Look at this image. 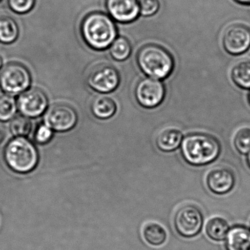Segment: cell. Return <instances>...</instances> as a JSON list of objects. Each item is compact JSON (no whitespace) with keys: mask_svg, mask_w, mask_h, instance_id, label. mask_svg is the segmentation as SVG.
I'll return each mask as SVG.
<instances>
[{"mask_svg":"<svg viewBox=\"0 0 250 250\" xmlns=\"http://www.w3.org/2000/svg\"><path fill=\"white\" fill-rule=\"evenodd\" d=\"M4 157L8 166L19 173L31 172L39 162L37 149L22 137L14 139L7 145Z\"/></svg>","mask_w":250,"mask_h":250,"instance_id":"4","label":"cell"},{"mask_svg":"<svg viewBox=\"0 0 250 250\" xmlns=\"http://www.w3.org/2000/svg\"><path fill=\"white\" fill-rule=\"evenodd\" d=\"M121 81L118 70L107 64L95 67L87 77V83L90 88L98 93L105 94L114 91Z\"/></svg>","mask_w":250,"mask_h":250,"instance_id":"7","label":"cell"},{"mask_svg":"<svg viewBox=\"0 0 250 250\" xmlns=\"http://www.w3.org/2000/svg\"><path fill=\"white\" fill-rule=\"evenodd\" d=\"M234 83L243 89H250V62L237 64L232 71Z\"/></svg>","mask_w":250,"mask_h":250,"instance_id":"20","label":"cell"},{"mask_svg":"<svg viewBox=\"0 0 250 250\" xmlns=\"http://www.w3.org/2000/svg\"><path fill=\"white\" fill-rule=\"evenodd\" d=\"M238 3L244 4V5H250V0H235Z\"/></svg>","mask_w":250,"mask_h":250,"instance_id":"29","label":"cell"},{"mask_svg":"<svg viewBox=\"0 0 250 250\" xmlns=\"http://www.w3.org/2000/svg\"><path fill=\"white\" fill-rule=\"evenodd\" d=\"M45 121L49 128L55 131H69L77 124V112L69 105L55 104L46 112Z\"/></svg>","mask_w":250,"mask_h":250,"instance_id":"10","label":"cell"},{"mask_svg":"<svg viewBox=\"0 0 250 250\" xmlns=\"http://www.w3.org/2000/svg\"><path fill=\"white\" fill-rule=\"evenodd\" d=\"M106 6L112 20L120 23H129L140 14L138 0H106Z\"/></svg>","mask_w":250,"mask_h":250,"instance_id":"12","label":"cell"},{"mask_svg":"<svg viewBox=\"0 0 250 250\" xmlns=\"http://www.w3.org/2000/svg\"><path fill=\"white\" fill-rule=\"evenodd\" d=\"M2 65H3V59H2V57L0 55V70L2 68Z\"/></svg>","mask_w":250,"mask_h":250,"instance_id":"30","label":"cell"},{"mask_svg":"<svg viewBox=\"0 0 250 250\" xmlns=\"http://www.w3.org/2000/svg\"><path fill=\"white\" fill-rule=\"evenodd\" d=\"M247 162H248L249 166L250 167V152L248 153V158H247Z\"/></svg>","mask_w":250,"mask_h":250,"instance_id":"31","label":"cell"},{"mask_svg":"<svg viewBox=\"0 0 250 250\" xmlns=\"http://www.w3.org/2000/svg\"><path fill=\"white\" fill-rule=\"evenodd\" d=\"M223 46L231 55H241L250 46V30L242 24H232L223 35Z\"/></svg>","mask_w":250,"mask_h":250,"instance_id":"11","label":"cell"},{"mask_svg":"<svg viewBox=\"0 0 250 250\" xmlns=\"http://www.w3.org/2000/svg\"><path fill=\"white\" fill-rule=\"evenodd\" d=\"M165 85L156 79L146 77L137 83L135 97L142 106L147 109L156 107L163 102L165 97Z\"/></svg>","mask_w":250,"mask_h":250,"instance_id":"8","label":"cell"},{"mask_svg":"<svg viewBox=\"0 0 250 250\" xmlns=\"http://www.w3.org/2000/svg\"><path fill=\"white\" fill-rule=\"evenodd\" d=\"M0 2H1V0H0Z\"/></svg>","mask_w":250,"mask_h":250,"instance_id":"33","label":"cell"},{"mask_svg":"<svg viewBox=\"0 0 250 250\" xmlns=\"http://www.w3.org/2000/svg\"><path fill=\"white\" fill-rule=\"evenodd\" d=\"M8 137V134L7 130L2 128V127H0V146L3 144L6 141Z\"/></svg>","mask_w":250,"mask_h":250,"instance_id":"28","label":"cell"},{"mask_svg":"<svg viewBox=\"0 0 250 250\" xmlns=\"http://www.w3.org/2000/svg\"><path fill=\"white\" fill-rule=\"evenodd\" d=\"M249 101H250V96H249Z\"/></svg>","mask_w":250,"mask_h":250,"instance_id":"32","label":"cell"},{"mask_svg":"<svg viewBox=\"0 0 250 250\" xmlns=\"http://www.w3.org/2000/svg\"><path fill=\"white\" fill-rule=\"evenodd\" d=\"M20 29L17 21L10 17H0V42L11 44L18 39Z\"/></svg>","mask_w":250,"mask_h":250,"instance_id":"17","label":"cell"},{"mask_svg":"<svg viewBox=\"0 0 250 250\" xmlns=\"http://www.w3.org/2000/svg\"><path fill=\"white\" fill-rule=\"evenodd\" d=\"M227 250H250V229L236 226L229 229L227 235Z\"/></svg>","mask_w":250,"mask_h":250,"instance_id":"14","label":"cell"},{"mask_svg":"<svg viewBox=\"0 0 250 250\" xmlns=\"http://www.w3.org/2000/svg\"><path fill=\"white\" fill-rule=\"evenodd\" d=\"M91 111L99 119H109L116 113V103L108 96H97L92 102Z\"/></svg>","mask_w":250,"mask_h":250,"instance_id":"16","label":"cell"},{"mask_svg":"<svg viewBox=\"0 0 250 250\" xmlns=\"http://www.w3.org/2000/svg\"><path fill=\"white\" fill-rule=\"evenodd\" d=\"M131 46L129 41L125 37L117 38L110 46V55L113 59L124 61L131 55Z\"/></svg>","mask_w":250,"mask_h":250,"instance_id":"21","label":"cell"},{"mask_svg":"<svg viewBox=\"0 0 250 250\" xmlns=\"http://www.w3.org/2000/svg\"><path fill=\"white\" fill-rule=\"evenodd\" d=\"M159 0H140V14L143 17H151L159 11Z\"/></svg>","mask_w":250,"mask_h":250,"instance_id":"26","label":"cell"},{"mask_svg":"<svg viewBox=\"0 0 250 250\" xmlns=\"http://www.w3.org/2000/svg\"><path fill=\"white\" fill-rule=\"evenodd\" d=\"M32 77L22 64L12 62L0 71V88L5 94L17 96L30 89Z\"/></svg>","mask_w":250,"mask_h":250,"instance_id":"5","label":"cell"},{"mask_svg":"<svg viewBox=\"0 0 250 250\" xmlns=\"http://www.w3.org/2000/svg\"><path fill=\"white\" fill-rule=\"evenodd\" d=\"M143 236L148 244L159 246L166 241L167 232L165 228L156 222H150L143 228Z\"/></svg>","mask_w":250,"mask_h":250,"instance_id":"19","label":"cell"},{"mask_svg":"<svg viewBox=\"0 0 250 250\" xmlns=\"http://www.w3.org/2000/svg\"><path fill=\"white\" fill-rule=\"evenodd\" d=\"M206 233L213 241H223L229 232V225L223 218L213 217L208 222Z\"/></svg>","mask_w":250,"mask_h":250,"instance_id":"18","label":"cell"},{"mask_svg":"<svg viewBox=\"0 0 250 250\" xmlns=\"http://www.w3.org/2000/svg\"><path fill=\"white\" fill-rule=\"evenodd\" d=\"M206 184L214 194H225L229 192L235 186V175L229 168L216 167L208 173Z\"/></svg>","mask_w":250,"mask_h":250,"instance_id":"13","label":"cell"},{"mask_svg":"<svg viewBox=\"0 0 250 250\" xmlns=\"http://www.w3.org/2000/svg\"><path fill=\"white\" fill-rule=\"evenodd\" d=\"M32 129V123L27 117L18 116L12 120L11 131L13 134L18 137L28 135Z\"/></svg>","mask_w":250,"mask_h":250,"instance_id":"24","label":"cell"},{"mask_svg":"<svg viewBox=\"0 0 250 250\" xmlns=\"http://www.w3.org/2000/svg\"><path fill=\"white\" fill-rule=\"evenodd\" d=\"M221 146L213 136L194 133L184 137L181 143L184 159L190 165L202 166L214 162L220 154Z\"/></svg>","mask_w":250,"mask_h":250,"instance_id":"2","label":"cell"},{"mask_svg":"<svg viewBox=\"0 0 250 250\" xmlns=\"http://www.w3.org/2000/svg\"><path fill=\"white\" fill-rule=\"evenodd\" d=\"M81 34L87 45L95 50L110 47L118 38V30L112 17L102 12L90 13L81 23Z\"/></svg>","mask_w":250,"mask_h":250,"instance_id":"1","label":"cell"},{"mask_svg":"<svg viewBox=\"0 0 250 250\" xmlns=\"http://www.w3.org/2000/svg\"><path fill=\"white\" fill-rule=\"evenodd\" d=\"M183 141V134L175 128H167L162 130L156 137L158 148L163 152H171L176 150Z\"/></svg>","mask_w":250,"mask_h":250,"instance_id":"15","label":"cell"},{"mask_svg":"<svg viewBox=\"0 0 250 250\" xmlns=\"http://www.w3.org/2000/svg\"><path fill=\"white\" fill-rule=\"evenodd\" d=\"M17 102L12 96H0V121H7L13 118L17 111Z\"/></svg>","mask_w":250,"mask_h":250,"instance_id":"22","label":"cell"},{"mask_svg":"<svg viewBox=\"0 0 250 250\" xmlns=\"http://www.w3.org/2000/svg\"><path fill=\"white\" fill-rule=\"evenodd\" d=\"M52 131L46 125H41L36 133V141L41 144L47 143L52 139Z\"/></svg>","mask_w":250,"mask_h":250,"instance_id":"27","label":"cell"},{"mask_svg":"<svg viewBox=\"0 0 250 250\" xmlns=\"http://www.w3.org/2000/svg\"><path fill=\"white\" fill-rule=\"evenodd\" d=\"M203 216L201 210L193 205H186L177 210L174 217V225L181 236L191 238L201 230Z\"/></svg>","mask_w":250,"mask_h":250,"instance_id":"6","label":"cell"},{"mask_svg":"<svg viewBox=\"0 0 250 250\" xmlns=\"http://www.w3.org/2000/svg\"><path fill=\"white\" fill-rule=\"evenodd\" d=\"M36 3V0H8L10 9L18 14L30 12L34 8Z\"/></svg>","mask_w":250,"mask_h":250,"instance_id":"25","label":"cell"},{"mask_svg":"<svg viewBox=\"0 0 250 250\" xmlns=\"http://www.w3.org/2000/svg\"><path fill=\"white\" fill-rule=\"evenodd\" d=\"M17 106L24 116L37 118L42 115L47 108V96L40 89L30 88L20 95L17 100Z\"/></svg>","mask_w":250,"mask_h":250,"instance_id":"9","label":"cell"},{"mask_svg":"<svg viewBox=\"0 0 250 250\" xmlns=\"http://www.w3.org/2000/svg\"><path fill=\"white\" fill-rule=\"evenodd\" d=\"M234 146L239 153L248 154L250 152V128L238 130L234 137Z\"/></svg>","mask_w":250,"mask_h":250,"instance_id":"23","label":"cell"},{"mask_svg":"<svg viewBox=\"0 0 250 250\" xmlns=\"http://www.w3.org/2000/svg\"><path fill=\"white\" fill-rule=\"evenodd\" d=\"M140 69L150 78L164 80L172 74L174 60L165 48L159 45L147 44L137 54Z\"/></svg>","mask_w":250,"mask_h":250,"instance_id":"3","label":"cell"}]
</instances>
